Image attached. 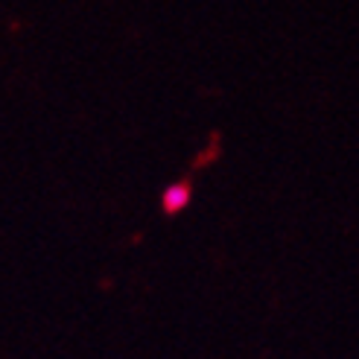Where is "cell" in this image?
I'll use <instances>...</instances> for the list:
<instances>
[{
    "mask_svg": "<svg viewBox=\"0 0 359 359\" xmlns=\"http://www.w3.org/2000/svg\"><path fill=\"white\" fill-rule=\"evenodd\" d=\"M190 202V184H175L164 193V199H161V208H164L167 213H175V210H182L184 205Z\"/></svg>",
    "mask_w": 359,
    "mask_h": 359,
    "instance_id": "1",
    "label": "cell"
}]
</instances>
